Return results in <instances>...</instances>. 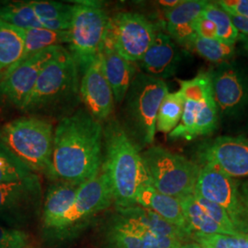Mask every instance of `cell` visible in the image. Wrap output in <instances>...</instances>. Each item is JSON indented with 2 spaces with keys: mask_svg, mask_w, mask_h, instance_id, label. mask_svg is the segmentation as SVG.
<instances>
[{
  "mask_svg": "<svg viewBox=\"0 0 248 248\" xmlns=\"http://www.w3.org/2000/svg\"><path fill=\"white\" fill-rule=\"evenodd\" d=\"M157 29L137 12L122 11L108 19L105 39L129 62H140L153 44Z\"/></svg>",
  "mask_w": 248,
  "mask_h": 248,
  "instance_id": "obj_9",
  "label": "cell"
},
{
  "mask_svg": "<svg viewBox=\"0 0 248 248\" xmlns=\"http://www.w3.org/2000/svg\"><path fill=\"white\" fill-rule=\"evenodd\" d=\"M181 1L182 0H162V1H158V4L161 7H164L166 10H169L175 8L178 4H180Z\"/></svg>",
  "mask_w": 248,
  "mask_h": 248,
  "instance_id": "obj_40",
  "label": "cell"
},
{
  "mask_svg": "<svg viewBox=\"0 0 248 248\" xmlns=\"http://www.w3.org/2000/svg\"><path fill=\"white\" fill-rule=\"evenodd\" d=\"M43 199L37 174L18 182L0 184V222L20 229L40 214Z\"/></svg>",
  "mask_w": 248,
  "mask_h": 248,
  "instance_id": "obj_10",
  "label": "cell"
},
{
  "mask_svg": "<svg viewBox=\"0 0 248 248\" xmlns=\"http://www.w3.org/2000/svg\"><path fill=\"white\" fill-rule=\"evenodd\" d=\"M102 159L103 124L86 108H78L60 120L54 129L47 178L83 184L100 172Z\"/></svg>",
  "mask_w": 248,
  "mask_h": 248,
  "instance_id": "obj_1",
  "label": "cell"
},
{
  "mask_svg": "<svg viewBox=\"0 0 248 248\" xmlns=\"http://www.w3.org/2000/svg\"><path fill=\"white\" fill-rule=\"evenodd\" d=\"M239 41L242 42L243 46H244V49H245V51H246L248 54V36L240 34Z\"/></svg>",
  "mask_w": 248,
  "mask_h": 248,
  "instance_id": "obj_41",
  "label": "cell"
},
{
  "mask_svg": "<svg viewBox=\"0 0 248 248\" xmlns=\"http://www.w3.org/2000/svg\"><path fill=\"white\" fill-rule=\"evenodd\" d=\"M169 92L165 80L140 72L134 77L122 102L118 121L141 152L155 141L158 110Z\"/></svg>",
  "mask_w": 248,
  "mask_h": 248,
  "instance_id": "obj_4",
  "label": "cell"
},
{
  "mask_svg": "<svg viewBox=\"0 0 248 248\" xmlns=\"http://www.w3.org/2000/svg\"><path fill=\"white\" fill-rule=\"evenodd\" d=\"M24 40L19 29L0 20V80L23 56Z\"/></svg>",
  "mask_w": 248,
  "mask_h": 248,
  "instance_id": "obj_23",
  "label": "cell"
},
{
  "mask_svg": "<svg viewBox=\"0 0 248 248\" xmlns=\"http://www.w3.org/2000/svg\"><path fill=\"white\" fill-rule=\"evenodd\" d=\"M192 240L203 248H248V235L231 236L195 232L192 234Z\"/></svg>",
  "mask_w": 248,
  "mask_h": 248,
  "instance_id": "obj_33",
  "label": "cell"
},
{
  "mask_svg": "<svg viewBox=\"0 0 248 248\" xmlns=\"http://www.w3.org/2000/svg\"><path fill=\"white\" fill-rule=\"evenodd\" d=\"M136 205L156 213L162 219L176 226L192 239L193 233L186 223L178 199L160 193L147 182L139 188L136 194Z\"/></svg>",
  "mask_w": 248,
  "mask_h": 248,
  "instance_id": "obj_20",
  "label": "cell"
},
{
  "mask_svg": "<svg viewBox=\"0 0 248 248\" xmlns=\"http://www.w3.org/2000/svg\"><path fill=\"white\" fill-rule=\"evenodd\" d=\"M184 102V94L180 89L167 94L158 110L156 132L169 134L177 127L183 114Z\"/></svg>",
  "mask_w": 248,
  "mask_h": 248,
  "instance_id": "obj_28",
  "label": "cell"
},
{
  "mask_svg": "<svg viewBox=\"0 0 248 248\" xmlns=\"http://www.w3.org/2000/svg\"><path fill=\"white\" fill-rule=\"evenodd\" d=\"M19 31L24 40V53L20 61L11 70H13L19 63L24 62L30 57L33 56L36 53L45 50L46 48L52 46L68 45L70 40L69 31H53L43 28L19 29Z\"/></svg>",
  "mask_w": 248,
  "mask_h": 248,
  "instance_id": "obj_24",
  "label": "cell"
},
{
  "mask_svg": "<svg viewBox=\"0 0 248 248\" xmlns=\"http://www.w3.org/2000/svg\"><path fill=\"white\" fill-rule=\"evenodd\" d=\"M101 55L104 73L112 89L114 100L117 103H122L137 74L136 67L134 63L127 61L117 53L114 47L106 39H104Z\"/></svg>",
  "mask_w": 248,
  "mask_h": 248,
  "instance_id": "obj_21",
  "label": "cell"
},
{
  "mask_svg": "<svg viewBox=\"0 0 248 248\" xmlns=\"http://www.w3.org/2000/svg\"><path fill=\"white\" fill-rule=\"evenodd\" d=\"M101 171L110 186L116 208L136 205L139 188L149 182L141 151L133 143L118 118L103 124V159Z\"/></svg>",
  "mask_w": 248,
  "mask_h": 248,
  "instance_id": "obj_3",
  "label": "cell"
},
{
  "mask_svg": "<svg viewBox=\"0 0 248 248\" xmlns=\"http://www.w3.org/2000/svg\"><path fill=\"white\" fill-rule=\"evenodd\" d=\"M215 2L231 15L248 18V0H218Z\"/></svg>",
  "mask_w": 248,
  "mask_h": 248,
  "instance_id": "obj_36",
  "label": "cell"
},
{
  "mask_svg": "<svg viewBox=\"0 0 248 248\" xmlns=\"http://www.w3.org/2000/svg\"><path fill=\"white\" fill-rule=\"evenodd\" d=\"M233 25L237 29L240 34L248 36V18L231 15Z\"/></svg>",
  "mask_w": 248,
  "mask_h": 248,
  "instance_id": "obj_39",
  "label": "cell"
},
{
  "mask_svg": "<svg viewBox=\"0 0 248 248\" xmlns=\"http://www.w3.org/2000/svg\"><path fill=\"white\" fill-rule=\"evenodd\" d=\"M190 48L204 59L215 64L231 61L235 53V45L223 43L218 39H205L196 34Z\"/></svg>",
  "mask_w": 248,
  "mask_h": 248,
  "instance_id": "obj_30",
  "label": "cell"
},
{
  "mask_svg": "<svg viewBox=\"0 0 248 248\" xmlns=\"http://www.w3.org/2000/svg\"><path fill=\"white\" fill-rule=\"evenodd\" d=\"M81 184L67 181H53L45 194L42 221L46 230L53 231L69 212Z\"/></svg>",
  "mask_w": 248,
  "mask_h": 248,
  "instance_id": "obj_22",
  "label": "cell"
},
{
  "mask_svg": "<svg viewBox=\"0 0 248 248\" xmlns=\"http://www.w3.org/2000/svg\"><path fill=\"white\" fill-rule=\"evenodd\" d=\"M202 15L210 19L214 24L218 40L233 45H235V43L239 41V31L233 25L230 14L215 1H209Z\"/></svg>",
  "mask_w": 248,
  "mask_h": 248,
  "instance_id": "obj_29",
  "label": "cell"
},
{
  "mask_svg": "<svg viewBox=\"0 0 248 248\" xmlns=\"http://www.w3.org/2000/svg\"><path fill=\"white\" fill-rule=\"evenodd\" d=\"M112 203L110 186L106 176L100 170L96 177L81 184L71 209L52 232L62 235L77 230L89 219L108 210Z\"/></svg>",
  "mask_w": 248,
  "mask_h": 248,
  "instance_id": "obj_14",
  "label": "cell"
},
{
  "mask_svg": "<svg viewBox=\"0 0 248 248\" xmlns=\"http://www.w3.org/2000/svg\"><path fill=\"white\" fill-rule=\"evenodd\" d=\"M185 102L180 123L169 133L172 140L190 141L213 133L218 125L219 114L212 93L209 72H200L189 80H178Z\"/></svg>",
  "mask_w": 248,
  "mask_h": 248,
  "instance_id": "obj_7",
  "label": "cell"
},
{
  "mask_svg": "<svg viewBox=\"0 0 248 248\" xmlns=\"http://www.w3.org/2000/svg\"><path fill=\"white\" fill-rule=\"evenodd\" d=\"M121 217L149 232L159 241L160 248H179L191 239L185 232L162 219L150 210L134 205L128 208H116Z\"/></svg>",
  "mask_w": 248,
  "mask_h": 248,
  "instance_id": "obj_17",
  "label": "cell"
},
{
  "mask_svg": "<svg viewBox=\"0 0 248 248\" xmlns=\"http://www.w3.org/2000/svg\"><path fill=\"white\" fill-rule=\"evenodd\" d=\"M59 47L52 46L36 53L0 80V104L15 107L21 110L43 69Z\"/></svg>",
  "mask_w": 248,
  "mask_h": 248,
  "instance_id": "obj_15",
  "label": "cell"
},
{
  "mask_svg": "<svg viewBox=\"0 0 248 248\" xmlns=\"http://www.w3.org/2000/svg\"><path fill=\"white\" fill-rule=\"evenodd\" d=\"M69 29V53L83 75L101 52L109 17L99 2L77 1Z\"/></svg>",
  "mask_w": 248,
  "mask_h": 248,
  "instance_id": "obj_8",
  "label": "cell"
},
{
  "mask_svg": "<svg viewBox=\"0 0 248 248\" xmlns=\"http://www.w3.org/2000/svg\"><path fill=\"white\" fill-rule=\"evenodd\" d=\"M195 197L197 202L200 204V206L204 210V212L207 213L213 221L217 222L219 225H221L224 230L228 232V234L231 236H244V235H248L241 232L237 230L232 222L231 221L229 215L226 213V212L214 202H212L206 199L202 198V196L198 194H193Z\"/></svg>",
  "mask_w": 248,
  "mask_h": 248,
  "instance_id": "obj_34",
  "label": "cell"
},
{
  "mask_svg": "<svg viewBox=\"0 0 248 248\" xmlns=\"http://www.w3.org/2000/svg\"><path fill=\"white\" fill-rule=\"evenodd\" d=\"M179 202L186 223L192 233L199 232L203 234L229 235L228 232L224 230L221 225L214 222L213 219L204 212L203 209L197 202L193 194L179 199Z\"/></svg>",
  "mask_w": 248,
  "mask_h": 248,
  "instance_id": "obj_26",
  "label": "cell"
},
{
  "mask_svg": "<svg viewBox=\"0 0 248 248\" xmlns=\"http://www.w3.org/2000/svg\"><path fill=\"white\" fill-rule=\"evenodd\" d=\"M109 248H156L143 239L133 223L116 213L105 231Z\"/></svg>",
  "mask_w": 248,
  "mask_h": 248,
  "instance_id": "obj_25",
  "label": "cell"
},
{
  "mask_svg": "<svg viewBox=\"0 0 248 248\" xmlns=\"http://www.w3.org/2000/svg\"><path fill=\"white\" fill-rule=\"evenodd\" d=\"M29 3L41 22L54 19H72L74 5L44 0H30Z\"/></svg>",
  "mask_w": 248,
  "mask_h": 248,
  "instance_id": "obj_32",
  "label": "cell"
},
{
  "mask_svg": "<svg viewBox=\"0 0 248 248\" xmlns=\"http://www.w3.org/2000/svg\"><path fill=\"white\" fill-rule=\"evenodd\" d=\"M182 60L181 52L172 38L156 31L155 40L138 62L144 74L165 80L175 76Z\"/></svg>",
  "mask_w": 248,
  "mask_h": 248,
  "instance_id": "obj_18",
  "label": "cell"
},
{
  "mask_svg": "<svg viewBox=\"0 0 248 248\" xmlns=\"http://www.w3.org/2000/svg\"><path fill=\"white\" fill-rule=\"evenodd\" d=\"M240 199L248 220V179L239 183Z\"/></svg>",
  "mask_w": 248,
  "mask_h": 248,
  "instance_id": "obj_38",
  "label": "cell"
},
{
  "mask_svg": "<svg viewBox=\"0 0 248 248\" xmlns=\"http://www.w3.org/2000/svg\"><path fill=\"white\" fill-rule=\"evenodd\" d=\"M195 194L222 207L237 230L248 234V220L240 199L239 182L209 166H201Z\"/></svg>",
  "mask_w": 248,
  "mask_h": 248,
  "instance_id": "obj_12",
  "label": "cell"
},
{
  "mask_svg": "<svg viewBox=\"0 0 248 248\" xmlns=\"http://www.w3.org/2000/svg\"><path fill=\"white\" fill-rule=\"evenodd\" d=\"M196 34L205 39H217L216 28L213 22L202 15L197 19L195 24Z\"/></svg>",
  "mask_w": 248,
  "mask_h": 248,
  "instance_id": "obj_37",
  "label": "cell"
},
{
  "mask_svg": "<svg viewBox=\"0 0 248 248\" xmlns=\"http://www.w3.org/2000/svg\"><path fill=\"white\" fill-rule=\"evenodd\" d=\"M208 3L206 0H182L175 8L166 10V29L177 45L190 48L196 36V21Z\"/></svg>",
  "mask_w": 248,
  "mask_h": 248,
  "instance_id": "obj_19",
  "label": "cell"
},
{
  "mask_svg": "<svg viewBox=\"0 0 248 248\" xmlns=\"http://www.w3.org/2000/svg\"><path fill=\"white\" fill-rule=\"evenodd\" d=\"M208 72L219 117L243 114L248 108V72L232 61L218 63Z\"/></svg>",
  "mask_w": 248,
  "mask_h": 248,
  "instance_id": "obj_11",
  "label": "cell"
},
{
  "mask_svg": "<svg viewBox=\"0 0 248 248\" xmlns=\"http://www.w3.org/2000/svg\"><path fill=\"white\" fill-rule=\"evenodd\" d=\"M80 74L69 51L60 46L41 73L21 110L30 116L62 120L78 108Z\"/></svg>",
  "mask_w": 248,
  "mask_h": 248,
  "instance_id": "obj_2",
  "label": "cell"
},
{
  "mask_svg": "<svg viewBox=\"0 0 248 248\" xmlns=\"http://www.w3.org/2000/svg\"><path fill=\"white\" fill-rule=\"evenodd\" d=\"M30 234L22 229L0 225V248H27Z\"/></svg>",
  "mask_w": 248,
  "mask_h": 248,
  "instance_id": "obj_35",
  "label": "cell"
},
{
  "mask_svg": "<svg viewBox=\"0 0 248 248\" xmlns=\"http://www.w3.org/2000/svg\"><path fill=\"white\" fill-rule=\"evenodd\" d=\"M179 248H203L202 246H200L199 244H197V243H186V244H184V245H182L181 247Z\"/></svg>",
  "mask_w": 248,
  "mask_h": 248,
  "instance_id": "obj_42",
  "label": "cell"
},
{
  "mask_svg": "<svg viewBox=\"0 0 248 248\" xmlns=\"http://www.w3.org/2000/svg\"><path fill=\"white\" fill-rule=\"evenodd\" d=\"M33 174L0 145V184L18 182Z\"/></svg>",
  "mask_w": 248,
  "mask_h": 248,
  "instance_id": "obj_31",
  "label": "cell"
},
{
  "mask_svg": "<svg viewBox=\"0 0 248 248\" xmlns=\"http://www.w3.org/2000/svg\"><path fill=\"white\" fill-rule=\"evenodd\" d=\"M80 79V98L89 113L100 123H105L112 117L114 97L107 80L101 52Z\"/></svg>",
  "mask_w": 248,
  "mask_h": 248,
  "instance_id": "obj_16",
  "label": "cell"
},
{
  "mask_svg": "<svg viewBox=\"0 0 248 248\" xmlns=\"http://www.w3.org/2000/svg\"><path fill=\"white\" fill-rule=\"evenodd\" d=\"M200 166H209L232 178L248 177V138L220 136L202 142L196 151Z\"/></svg>",
  "mask_w": 248,
  "mask_h": 248,
  "instance_id": "obj_13",
  "label": "cell"
},
{
  "mask_svg": "<svg viewBox=\"0 0 248 248\" xmlns=\"http://www.w3.org/2000/svg\"><path fill=\"white\" fill-rule=\"evenodd\" d=\"M0 20L18 29L43 28L29 1H0Z\"/></svg>",
  "mask_w": 248,
  "mask_h": 248,
  "instance_id": "obj_27",
  "label": "cell"
},
{
  "mask_svg": "<svg viewBox=\"0 0 248 248\" xmlns=\"http://www.w3.org/2000/svg\"><path fill=\"white\" fill-rule=\"evenodd\" d=\"M148 180L160 193L176 199L194 194L201 166L162 146L141 152Z\"/></svg>",
  "mask_w": 248,
  "mask_h": 248,
  "instance_id": "obj_6",
  "label": "cell"
},
{
  "mask_svg": "<svg viewBox=\"0 0 248 248\" xmlns=\"http://www.w3.org/2000/svg\"><path fill=\"white\" fill-rule=\"evenodd\" d=\"M53 123L23 116L0 126V145L34 174L47 177L52 164Z\"/></svg>",
  "mask_w": 248,
  "mask_h": 248,
  "instance_id": "obj_5",
  "label": "cell"
}]
</instances>
